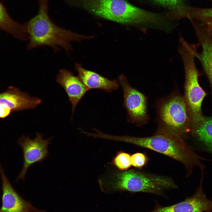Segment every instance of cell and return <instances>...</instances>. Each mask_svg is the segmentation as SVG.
I'll return each instance as SVG.
<instances>
[{"label": "cell", "mask_w": 212, "mask_h": 212, "mask_svg": "<svg viewBox=\"0 0 212 212\" xmlns=\"http://www.w3.org/2000/svg\"><path fill=\"white\" fill-rule=\"evenodd\" d=\"M83 5L95 14L117 22L138 25L146 32L148 29L164 31L168 24L163 16L142 9L125 0H82Z\"/></svg>", "instance_id": "1"}, {"label": "cell", "mask_w": 212, "mask_h": 212, "mask_svg": "<svg viewBox=\"0 0 212 212\" xmlns=\"http://www.w3.org/2000/svg\"><path fill=\"white\" fill-rule=\"evenodd\" d=\"M48 0H39L38 14L25 24L29 35L28 50L43 46H49L55 52L62 47L67 53L73 50L70 42H81L92 38L93 36L82 35L60 28L51 20L48 14Z\"/></svg>", "instance_id": "2"}, {"label": "cell", "mask_w": 212, "mask_h": 212, "mask_svg": "<svg viewBox=\"0 0 212 212\" xmlns=\"http://www.w3.org/2000/svg\"><path fill=\"white\" fill-rule=\"evenodd\" d=\"M112 138L114 140L125 142L149 149L180 162L186 168L187 176L191 175L195 167H199L201 171L205 168L201 160L205 159L198 155L183 140L161 134L144 137L113 135Z\"/></svg>", "instance_id": "3"}, {"label": "cell", "mask_w": 212, "mask_h": 212, "mask_svg": "<svg viewBox=\"0 0 212 212\" xmlns=\"http://www.w3.org/2000/svg\"><path fill=\"white\" fill-rule=\"evenodd\" d=\"M178 52L182 58L185 71L184 100L190 120L191 131L199 125L204 117L202 114L201 104L206 93L200 86L199 73L195 62L196 47L186 41L179 43Z\"/></svg>", "instance_id": "4"}, {"label": "cell", "mask_w": 212, "mask_h": 212, "mask_svg": "<svg viewBox=\"0 0 212 212\" xmlns=\"http://www.w3.org/2000/svg\"><path fill=\"white\" fill-rule=\"evenodd\" d=\"M177 188L169 177L130 169L115 173L111 181L103 187V191L108 193L125 191L160 195L165 190Z\"/></svg>", "instance_id": "5"}, {"label": "cell", "mask_w": 212, "mask_h": 212, "mask_svg": "<svg viewBox=\"0 0 212 212\" xmlns=\"http://www.w3.org/2000/svg\"><path fill=\"white\" fill-rule=\"evenodd\" d=\"M159 125L156 134L184 140L190 132V120L183 97L174 94L164 100L158 111Z\"/></svg>", "instance_id": "6"}, {"label": "cell", "mask_w": 212, "mask_h": 212, "mask_svg": "<svg viewBox=\"0 0 212 212\" xmlns=\"http://www.w3.org/2000/svg\"><path fill=\"white\" fill-rule=\"evenodd\" d=\"M118 78L123 91V105L127 112V121L137 126L146 124L149 118L145 96L132 86L123 74L120 75Z\"/></svg>", "instance_id": "7"}, {"label": "cell", "mask_w": 212, "mask_h": 212, "mask_svg": "<svg viewBox=\"0 0 212 212\" xmlns=\"http://www.w3.org/2000/svg\"><path fill=\"white\" fill-rule=\"evenodd\" d=\"M44 135L37 132L36 137L30 139L29 136H21L18 141L23 152V165L21 171L15 180H24L25 175L29 167L33 164L43 160L48 156V147L52 138L44 140Z\"/></svg>", "instance_id": "8"}, {"label": "cell", "mask_w": 212, "mask_h": 212, "mask_svg": "<svg viewBox=\"0 0 212 212\" xmlns=\"http://www.w3.org/2000/svg\"><path fill=\"white\" fill-rule=\"evenodd\" d=\"M199 186L192 196L183 201L168 206L156 203L154 209L150 212H212V201L207 198L203 188V176Z\"/></svg>", "instance_id": "9"}, {"label": "cell", "mask_w": 212, "mask_h": 212, "mask_svg": "<svg viewBox=\"0 0 212 212\" xmlns=\"http://www.w3.org/2000/svg\"><path fill=\"white\" fill-rule=\"evenodd\" d=\"M2 181V206L0 212H46L34 206L29 201L22 198L14 189L0 163Z\"/></svg>", "instance_id": "10"}, {"label": "cell", "mask_w": 212, "mask_h": 212, "mask_svg": "<svg viewBox=\"0 0 212 212\" xmlns=\"http://www.w3.org/2000/svg\"><path fill=\"white\" fill-rule=\"evenodd\" d=\"M199 43L202 48L196 52L195 57L200 61L209 81L212 90V34L210 30L201 23L191 21Z\"/></svg>", "instance_id": "11"}, {"label": "cell", "mask_w": 212, "mask_h": 212, "mask_svg": "<svg viewBox=\"0 0 212 212\" xmlns=\"http://www.w3.org/2000/svg\"><path fill=\"white\" fill-rule=\"evenodd\" d=\"M56 81L66 91L72 107V114L78 103L89 90L78 76L65 69L59 70Z\"/></svg>", "instance_id": "12"}, {"label": "cell", "mask_w": 212, "mask_h": 212, "mask_svg": "<svg viewBox=\"0 0 212 212\" xmlns=\"http://www.w3.org/2000/svg\"><path fill=\"white\" fill-rule=\"evenodd\" d=\"M41 102L40 99L14 87L0 94V104L5 105L13 111L34 108Z\"/></svg>", "instance_id": "13"}, {"label": "cell", "mask_w": 212, "mask_h": 212, "mask_svg": "<svg viewBox=\"0 0 212 212\" xmlns=\"http://www.w3.org/2000/svg\"><path fill=\"white\" fill-rule=\"evenodd\" d=\"M75 68L78 77L89 89H99L111 92L117 89L119 82L116 80H110L95 72L83 68L80 64L75 63Z\"/></svg>", "instance_id": "14"}, {"label": "cell", "mask_w": 212, "mask_h": 212, "mask_svg": "<svg viewBox=\"0 0 212 212\" xmlns=\"http://www.w3.org/2000/svg\"><path fill=\"white\" fill-rule=\"evenodd\" d=\"M0 29L21 40L26 41L29 39V34L25 25L21 24L11 19L0 1Z\"/></svg>", "instance_id": "15"}, {"label": "cell", "mask_w": 212, "mask_h": 212, "mask_svg": "<svg viewBox=\"0 0 212 212\" xmlns=\"http://www.w3.org/2000/svg\"><path fill=\"white\" fill-rule=\"evenodd\" d=\"M191 133L212 154V117H204L201 124Z\"/></svg>", "instance_id": "16"}, {"label": "cell", "mask_w": 212, "mask_h": 212, "mask_svg": "<svg viewBox=\"0 0 212 212\" xmlns=\"http://www.w3.org/2000/svg\"><path fill=\"white\" fill-rule=\"evenodd\" d=\"M184 18L195 19L208 28H212V8H196L186 7L183 11Z\"/></svg>", "instance_id": "17"}, {"label": "cell", "mask_w": 212, "mask_h": 212, "mask_svg": "<svg viewBox=\"0 0 212 212\" xmlns=\"http://www.w3.org/2000/svg\"><path fill=\"white\" fill-rule=\"evenodd\" d=\"M112 163L120 170H127L131 165V156L128 153L120 152L113 159Z\"/></svg>", "instance_id": "18"}, {"label": "cell", "mask_w": 212, "mask_h": 212, "mask_svg": "<svg viewBox=\"0 0 212 212\" xmlns=\"http://www.w3.org/2000/svg\"><path fill=\"white\" fill-rule=\"evenodd\" d=\"M131 161L132 166L141 169L147 165L148 158L145 153H137L131 156Z\"/></svg>", "instance_id": "19"}, {"label": "cell", "mask_w": 212, "mask_h": 212, "mask_svg": "<svg viewBox=\"0 0 212 212\" xmlns=\"http://www.w3.org/2000/svg\"><path fill=\"white\" fill-rule=\"evenodd\" d=\"M157 4L174 10L184 6L183 0H153Z\"/></svg>", "instance_id": "20"}, {"label": "cell", "mask_w": 212, "mask_h": 212, "mask_svg": "<svg viewBox=\"0 0 212 212\" xmlns=\"http://www.w3.org/2000/svg\"><path fill=\"white\" fill-rule=\"evenodd\" d=\"M11 110L3 104H0V118H4L8 115Z\"/></svg>", "instance_id": "21"}, {"label": "cell", "mask_w": 212, "mask_h": 212, "mask_svg": "<svg viewBox=\"0 0 212 212\" xmlns=\"http://www.w3.org/2000/svg\"><path fill=\"white\" fill-rule=\"evenodd\" d=\"M208 29H209L211 31V34H212V28H208Z\"/></svg>", "instance_id": "22"}]
</instances>
